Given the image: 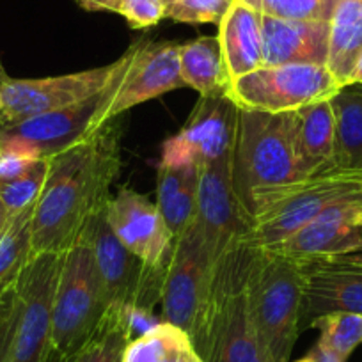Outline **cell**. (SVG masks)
Returning a JSON list of instances; mask_svg holds the SVG:
<instances>
[{"instance_id": "6da1fadb", "label": "cell", "mask_w": 362, "mask_h": 362, "mask_svg": "<svg viewBox=\"0 0 362 362\" xmlns=\"http://www.w3.org/2000/svg\"><path fill=\"white\" fill-rule=\"evenodd\" d=\"M121 127L107 121L95 134L52 156L34 204L30 245L37 254H64L87 222L110 203L121 170Z\"/></svg>"}, {"instance_id": "7a4b0ae2", "label": "cell", "mask_w": 362, "mask_h": 362, "mask_svg": "<svg viewBox=\"0 0 362 362\" xmlns=\"http://www.w3.org/2000/svg\"><path fill=\"white\" fill-rule=\"evenodd\" d=\"M256 247L238 242L215 261L194 348L204 362H272L257 339L247 300V277Z\"/></svg>"}, {"instance_id": "3957f363", "label": "cell", "mask_w": 362, "mask_h": 362, "mask_svg": "<svg viewBox=\"0 0 362 362\" xmlns=\"http://www.w3.org/2000/svg\"><path fill=\"white\" fill-rule=\"evenodd\" d=\"M231 177L250 224L268 194L304 180L295 155V112L240 109Z\"/></svg>"}, {"instance_id": "277c9868", "label": "cell", "mask_w": 362, "mask_h": 362, "mask_svg": "<svg viewBox=\"0 0 362 362\" xmlns=\"http://www.w3.org/2000/svg\"><path fill=\"white\" fill-rule=\"evenodd\" d=\"M308 257L256 247L247 277V300L257 339L272 362H291L302 329Z\"/></svg>"}, {"instance_id": "5b68a950", "label": "cell", "mask_w": 362, "mask_h": 362, "mask_svg": "<svg viewBox=\"0 0 362 362\" xmlns=\"http://www.w3.org/2000/svg\"><path fill=\"white\" fill-rule=\"evenodd\" d=\"M95 252L86 235L62 254L52 302V346L71 357L86 344L109 311Z\"/></svg>"}, {"instance_id": "8992f818", "label": "cell", "mask_w": 362, "mask_h": 362, "mask_svg": "<svg viewBox=\"0 0 362 362\" xmlns=\"http://www.w3.org/2000/svg\"><path fill=\"white\" fill-rule=\"evenodd\" d=\"M362 192V169H329L274 190L254 215L247 243L268 247L288 238L344 197Z\"/></svg>"}, {"instance_id": "52a82bcc", "label": "cell", "mask_w": 362, "mask_h": 362, "mask_svg": "<svg viewBox=\"0 0 362 362\" xmlns=\"http://www.w3.org/2000/svg\"><path fill=\"white\" fill-rule=\"evenodd\" d=\"M215 261L192 221L180 236H174L163 267L160 318L185 330L192 344L201 329Z\"/></svg>"}, {"instance_id": "ba28073f", "label": "cell", "mask_w": 362, "mask_h": 362, "mask_svg": "<svg viewBox=\"0 0 362 362\" xmlns=\"http://www.w3.org/2000/svg\"><path fill=\"white\" fill-rule=\"evenodd\" d=\"M137 48L139 41H135L117 61L102 68L47 78H8L0 86V128L61 110L96 95L116 78L121 69L130 64Z\"/></svg>"}, {"instance_id": "9c48e42d", "label": "cell", "mask_w": 362, "mask_h": 362, "mask_svg": "<svg viewBox=\"0 0 362 362\" xmlns=\"http://www.w3.org/2000/svg\"><path fill=\"white\" fill-rule=\"evenodd\" d=\"M343 87L327 66H263L240 76L226 90L238 109L268 114L295 112L302 107L332 100Z\"/></svg>"}, {"instance_id": "30bf717a", "label": "cell", "mask_w": 362, "mask_h": 362, "mask_svg": "<svg viewBox=\"0 0 362 362\" xmlns=\"http://www.w3.org/2000/svg\"><path fill=\"white\" fill-rule=\"evenodd\" d=\"M130 64L121 69L105 89L82 102L30 117L13 127H2L0 148L16 149L36 158H52L87 135L95 134L100 127H103V116L109 110Z\"/></svg>"}, {"instance_id": "8fae6325", "label": "cell", "mask_w": 362, "mask_h": 362, "mask_svg": "<svg viewBox=\"0 0 362 362\" xmlns=\"http://www.w3.org/2000/svg\"><path fill=\"white\" fill-rule=\"evenodd\" d=\"M82 233L93 247L110 308L153 311L162 298L165 264L153 267L128 250L114 235L107 208L90 218Z\"/></svg>"}, {"instance_id": "7c38bea8", "label": "cell", "mask_w": 362, "mask_h": 362, "mask_svg": "<svg viewBox=\"0 0 362 362\" xmlns=\"http://www.w3.org/2000/svg\"><path fill=\"white\" fill-rule=\"evenodd\" d=\"M62 254L30 257L15 284L18 323L9 362H48L52 346V302L61 270Z\"/></svg>"}, {"instance_id": "4fadbf2b", "label": "cell", "mask_w": 362, "mask_h": 362, "mask_svg": "<svg viewBox=\"0 0 362 362\" xmlns=\"http://www.w3.org/2000/svg\"><path fill=\"white\" fill-rule=\"evenodd\" d=\"M238 114L240 109L226 95L199 96L185 127L165 141L162 156L197 165L233 163Z\"/></svg>"}, {"instance_id": "5bb4252c", "label": "cell", "mask_w": 362, "mask_h": 362, "mask_svg": "<svg viewBox=\"0 0 362 362\" xmlns=\"http://www.w3.org/2000/svg\"><path fill=\"white\" fill-rule=\"evenodd\" d=\"M192 221L215 259L235 243L247 242L252 224L233 189L231 163L199 165Z\"/></svg>"}, {"instance_id": "9a60e30c", "label": "cell", "mask_w": 362, "mask_h": 362, "mask_svg": "<svg viewBox=\"0 0 362 362\" xmlns=\"http://www.w3.org/2000/svg\"><path fill=\"white\" fill-rule=\"evenodd\" d=\"M362 245V192L330 204L309 224L267 249L295 257H334Z\"/></svg>"}, {"instance_id": "2e32d148", "label": "cell", "mask_w": 362, "mask_h": 362, "mask_svg": "<svg viewBox=\"0 0 362 362\" xmlns=\"http://www.w3.org/2000/svg\"><path fill=\"white\" fill-rule=\"evenodd\" d=\"M180 43L139 41L137 54L103 116V124L134 107L183 87L180 75Z\"/></svg>"}, {"instance_id": "e0dca14e", "label": "cell", "mask_w": 362, "mask_h": 362, "mask_svg": "<svg viewBox=\"0 0 362 362\" xmlns=\"http://www.w3.org/2000/svg\"><path fill=\"white\" fill-rule=\"evenodd\" d=\"M107 218L119 242L153 267H163L173 245L156 203L132 189H121L107 206Z\"/></svg>"}, {"instance_id": "ac0fdd59", "label": "cell", "mask_w": 362, "mask_h": 362, "mask_svg": "<svg viewBox=\"0 0 362 362\" xmlns=\"http://www.w3.org/2000/svg\"><path fill=\"white\" fill-rule=\"evenodd\" d=\"M329 313L362 315V267L339 257H308L302 329Z\"/></svg>"}, {"instance_id": "d6986e66", "label": "cell", "mask_w": 362, "mask_h": 362, "mask_svg": "<svg viewBox=\"0 0 362 362\" xmlns=\"http://www.w3.org/2000/svg\"><path fill=\"white\" fill-rule=\"evenodd\" d=\"M264 66H327L330 22L281 20L261 15Z\"/></svg>"}, {"instance_id": "ffe728a7", "label": "cell", "mask_w": 362, "mask_h": 362, "mask_svg": "<svg viewBox=\"0 0 362 362\" xmlns=\"http://www.w3.org/2000/svg\"><path fill=\"white\" fill-rule=\"evenodd\" d=\"M217 40L228 87L240 76L264 66L261 15L243 0H235L222 16Z\"/></svg>"}, {"instance_id": "44dd1931", "label": "cell", "mask_w": 362, "mask_h": 362, "mask_svg": "<svg viewBox=\"0 0 362 362\" xmlns=\"http://www.w3.org/2000/svg\"><path fill=\"white\" fill-rule=\"evenodd\" d=\"M295 155L302 177L336 169V114L330 100L295 110Z\"/></svg>"}, {"instance_id": "7402d4cb", "label": "cell", "mask_w": 362, "mask_h": 362, "mask_svg": "<svg viewBox=\"0 0 362 362\" xmlns=\"http://www.w3.org/2000/svg\"><path fill=\"white\" fill-rule=\"evenodd\" d=\"M156 181V206L173 236H180L196 215L199 165L162 156Z\"/></svg>"}, {"instance_id": "603a6c76", "label": "cell", "mask_w": 362, "mask_h": 362, "mask_svg": "<svg viewBox=\"0 0 362 362\" xmlns=\"http://www.w3.org/2000/svg\"><path fill=\"white\" fill-rule=\"evenodd\" d=\"M362 55V0H337L330 18L327 68L341 87H348Z\"/></svg>"}, {"instance_id": "cb8c5ba5", "label": "cell", "mask_w": 362, "mask_h": 362, "mask_svg": "<svg viewBox=\"0 0 362 362\" xmlns=\"http://www.w3.org/2000/svg\"><path fill=\"white\" fill-rule=\"evenodd\" d=\"M180 75L183 86L197 90L199 96L226 95L228 78L217 37L201 36L181 45Z\"/></svg>"}, {"instance_id": "d4e9b609", "label": "cell", "mask_w": 362, "mask_h": 362, "mask_svg": "<svg viewBox=\"0 0 362 362\" xmlns=\"http://www.w3.org/2000/svg\"><path fill=\"white\" fill-rule=\"evenodd\" d=\"M330 102L336 114V167L362 169V87H343Z\"/></svg>"}, {"instance_id": "484cf974", "label": "cell", "mask_w": 362, "mask_h": 362, "mask_svg": "<svg viewBox=\"0 0 362 362\" xmlns=\"http://www.w3.org/2000/svg\"><path fill=\"white\" fill-rule=\"evenodd\" d=\"M123 362H204L185 330L160 322L130 341Z\"/></svg>"}, {"instance_id": "4316f807", "label": "cell", "mask_w": 362, "mask_h": 362, "mask_svg": "<svg viewBox=\"0 0 362 362\" xmlns=\"http://www.w3.org/2000/svg\"><path fill=\"white\" fill-rule=\"evenodd\" d=\"M132 341L127 308H109L96 332L69 362H123Z\"/></svg>"}, {"instance_id": "83f0119b", "label": "cell", "mask_w": 362, "mask_h": 362, "mask_svg": "<svg viewBox=\"0 0 362 362\" xmlns=\"http://www.w3.org/2000/svg\"><path fill=\"white\" fill-rule=\"evenodd\" d=\"M309 327L320 332L316 343L348 361L355 348L362 344V315L357 313H329L318 316Z\"/></svg>"}, {"instance_id": "f1b7e54d", "label": "cell", "mask_w": 362, "mask_h": 362, "mask_svg": "<svg viewBox=\"0 0 362 362\" xmlns=\"http://www.w3.org/2000/svg\"><path fill=\"white\" fill-rule=\"evenodd\" d=\"M50 158H40L29 170L11 180H0V201L11 215L36 203L48 174Z\"/></svg>"}, {"instance_id": "f546056e", "label": "cell", "mask_w": 362, "mask_h": 362, "mask_svg": "<svg viewBox=\"0 0 362 362\" xmlns=\"http://www.w3.org/2000/svg\"><path fill=\"white\" fill-rule=\"evenodd\" d=\"M259 15L302 22H330L337 0H243Z\"/></svg>"}, {"instance_id": "4dcf8cb0", "label": "cell", "mask_w": 362, "mask_h": 362, "mask_svg": "<svg viewBox=\"0 0 362 362\" xmlns=\"http://www.w3.org/2000/svg\"><path fill=\"white\" fill-rule=\"evenodd\" d=\"M165 6V18L177 23L201 25L217 23L226 15L235 0H162Z\"/></svg>"}, {"instance_id": "1f68e13d", "label": "cell", "mask_w": 362, "mask_h": 362, "mask_svg": "<svg viewBox=\"0 0 362 362\" xmlns=\"http://www.w3.org/2000/svg\"><path fill=\"white\" fill-rule=\"evenodd\" d=\"M119 15L132 29H149L165 18V6L162 0H123Z\"/></svg>"}, {"instance_id": "d6a6232c", "label": "cell", "mask_w": 362, "mask_h": 362, "mask_svg": "<svg viewBox=\"0 0 362 362\" xmlns=\"http://www.w3.org/2000/svg\"><path fill=\"white\" fill-rule=\"evenodd\" d=\"M16 323H18V297L13 288L2 297V308H0V362H9Z\"/></svg>"}, {"instance_id": "836d02e7", "label": "cell", "mask_w": 362, "mask_h": 362, "mask_svg": "<svg viewBox=\"0 0 362 362\" xmlns=\"http://www.w3.org/2000/svg\"><path fill=\"white\" fill-rule=\"evenodd\" d=\"M40 158L16 149L0 148V180H11L29 170Z\"/></svg>"}, {"instance_id": "e575fe53", "label": "cell", "mask_w": 362, "mask_h": 362, "mask_svg": "<svg viewBox=\"0 0 362 362\" xmlns=\"http://www.w3.org/2000/svg\"><path fill=\"white\" fill-rule=\"evenodd\" d=\"M297 362H346V361H343V358L337 357L336 354H332L330 350L323 348L322 344L316 343L315 346H313L311 350H309L308 354Z\"/></svg>"}, {"instance_id": "d590c367", "label": "cell", "mask_w": 362, "mask_h": 362, "mask_svg": "<svg viewBox=\"0 0 362 362\" xmlns=\"http://www.w3.org/2000/svg\"><path fill=\"white\" fill-rule=\"evenodd\" d=\"M80 8L86 11H110V13H119L121 2L123 0H76Z\"/></svg>"}, {"instance_id": "8d00e7d4", "label": "cell", "mask_w": 362, "mask_h": 362, "mask_svg": "<svg viewBox=\"0 0 362 362\" xmlns=\"http://www.w3.org/2000/svg\"><path fill=\"white\" fill-rule=\"evenodd\" d=\"M11 218L13 215L9 214L8 208H6L4 204H2V201H0V240L4 238L6 231H8L9 224H11Z\"/></svg>"}, {"instance_id": "74e56055", "label": "cell", "mask_w": 362, "mask_h": 362, "mask_svg": "<svg viewBox=\"0 0 362 362\" xmlns=\"http://www.w3.org/2000/svg\"><path fill=\"white\" fill-rule=\"evenodd\" d=\"M334 257H339V259L346 261V263L358 264V267H362V245H358L357 249L350 250V252L341 254V256H334Z\"/></svg>"}, {"instance_id": "f35d334b", "label": "cell", "mask_w": 362, "mask_h": 362, "mask_svg": "<svg viewBox=\"0 0 362 362\" xmlns=\"http://www.w3.org/2000/svg\"><path fill=\"white\" fill-rule=\"evenodd\" d=\"M348 86H362V55L358 57L357 64H355L354 71H351L350 83Z\"/></svg>"}, {"instance_id": "ab89813d", "label": "cell", "mask_w": 362, "mask_h": 362, "mask_svg": "<svg viewBox=\"0 0 362 362\" xmlns=\"http://www.w3.org/2000/svg\"><path fill=\"white\" fill-rule=\"evenodd\" d=\"M48 362H69V357H62V355H59L57 351H52L50 358H48Z\"/></svg>"}, {"instance_id": "60d3db41", "label": "cell", "mask_w": 362, "mask_h": 362, "mask_svg": "<svg viewBox=\"0 0 362 362\" xmlns=\"http://www.w3.org/2000/svg\"><path fill=\"white\" fill-rule=\"evenodd\" d=\"M8 78H9L8 73H6L4 66H2V61H0V86H2V83H4Z\"/></svg>"}, {"instance_id": "b9f144b4", "label": "cell", "mask_w": 362, "mask_h": 362, "mask_svg": "<svg viewBox=\"0 0 362 362\" xmlns=\"http://www.w3.org/2000/svg\"><path fill=\"white\" fill-rule=\"evenodd\" d=\"M0 308H2V298H0Z\"/></svg>"}, {"instance_id": "7bdbcfd3", "label": "cell", "mask_w": 362, "mask_h": 362, "mask_svg": "<svg viewBox=\"0 0 362 362\" xmlns=\"http://www.w3.org/2000/svg\"><path fill=\"white\" fill-rule=\"evenodd\" d=\"M361 87H362V86H361Z\"/></svg>"}]
</instances>
